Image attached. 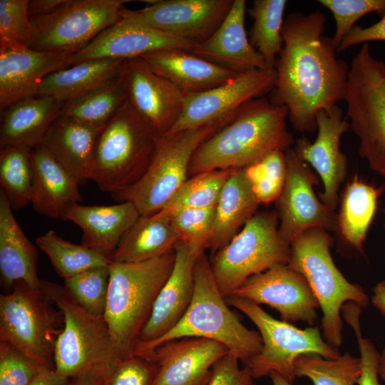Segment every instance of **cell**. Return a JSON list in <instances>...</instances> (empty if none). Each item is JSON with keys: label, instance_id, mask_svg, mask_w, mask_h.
I'll return each mask as SVG.
<instances>
[{"label": "cell", "instance_id": "cell-1", "mask_svg": "<svg viewBox=\"0 0 385 385\" xmlns=\"http://www.w3.org/2000/svg\"><path fill=\"white\" fill-rule=\"evenodd\" d=\"M325 22L326 16L315 11L289 14L283 23L270 101L287 107L293 128L302 133L314 132L317 113L346 96L349 66L337 57L332 38L324 35Z\"/></svg>", "mask_w": 385, "mask_h": 385}, {"label": "cell", "instance_id": "cell-2", "mask_svg": "<svg viewBox=\"0 0 385 385\" xmlns=\"http://www.w3.org/2000/svg\"><path fill=\"white\" fill-rule=\"evenodd\" d=\"M287 107L273 104L265 96L245 103L229 123L197 148L188 178L210 170L244 168L270 152H287L295 143L287 130Z\"/></svg>", "mask_w": 385, "mask_h": 385}, {"label": "cell", "instance_id": "cell-3", "mask_svg": "<svg viewBox=\"0 0 385 385\" xmlns=\"http://www.w3.org/2000/svg\"><path fill=\"white\" fill-rule=\"evenodd\" d=\"M193 297L183 318L158 339L138 342L132 356L146 358L165 342L185 337H200L222 343L230 354L247 363L261 350L262 337L260 333L245 327L229 309L205 252L195 261Z\"/></svg>", "mask_w": 385, "mask_h": 385}, {"label": "cell", "instance_id": "cell-4", "mask_svg": "<svg viewBox=\"0 0 385 385\" xmlns=\"http://www.w3.org/2000/svg\"><path fill=\"white\" fill-rule=\"evenodd\" d=\"M175 251L140 262H115L110 278L104 319L123 359L131 356L155 299L169 277Z\"/></svg>", "mask_w": 385, "mask_h": 385}, {"label": "cell", "instance_id": "cell-5", "mask_svg": "<svg viewBox=\"0 0 385 385\" xmlns=\"http://www.w3.org/2000/svg\"><path fill=\"white\" fill-rule=\"evenodd\" d=\"M41 288L63 317L54 348L56 371L69 379L85 374L108 376L123 359L104 317L86 311L63 285L41 279Z\"/></svg>", "mask_w": 385, "mask_h": 385}, {"label": "cell", "instance_id": "cell-6", "mask_svg": "<svg viewBox=\"0 0 385 385\" xmlns=\"http://www.w3.org/2000/svg\"><path fill=\"white\" fill-rule=\"evenodd\" d=\"M158 137L127 101L99 133L90 180L112 195L128 190L147 170Z\"/></svg>", "mask_w": 385, "mask_h": 385}, {"label": "cell", "instance_id": "cell-7", "mask_svg": "<svg viewBox=\"0 0 385 385\" xmlns=\"http://www.w3.org/2000/svg\"><path fill=\"white\" fill-rule=\"evenodd\" d=\"M332 242L324 229L305 231L290 244L287 265L302 274L309 283L322 311V337L338 348L343 340L340 315L343 306L354 302L364 307L369 298L359 285L349 282L334 265L329 250Z\"/></svg>", "mask_w": 385, "mask_h": 385}, {"label": "cell", "instance_id": "cell-8", "mask_svg": "<svg viewBox=\"0 0 385 385\" xmlns=\"http://www.w3.org/2000/svg\"><path fill=\"white\" fill-rule=\"evenodd\" d=\"M235 113L202 126L159 136L152 161L142 178L113 197L118 202H130L140 215L161 210L188 179L189 165L197 148L229 123Z\"/></svg>", "mask_w": 385, "mask_h": 385}, {"label": "cell", "instance_id": "cell-9", "mask_svg": "<svg viewBox=\"0 0 385 385\" xmlns=\"http://www.w3.org/2000/svg\"><path fill=\"white\" fill-rule=\"evenodd\" d=\"M344 101L359 155L385 178V62L372 56L368 43L351 61Z\"/></svg>", "mask_w": 385, "mask_h": 385}, {"label": "cell", "instance_id": "cell-10", "mask_svg": "<svg viewBox=\"0 0 385 385\" xmlns=\"http://www.w3.org/2000/svg\"><path fill=\"white\" fill-rule=\"evenodd\" d=\"M41 289L23 282L0 295V342L40 367H53L56 341L63 327L61 311Z\"/></svg>", "mask_w": 385, "mask_h": 385}, {"label": "cell", "instance_id": "cell-11", "mask_svg": "<svg viewBox=\"0 0 385 385\" xmlns=\"http://www.w3.org/2000/svg\"><path fill=\"white\" fill-rule=\"evenodd\" d=\"M226 302L245 314L257 327L262 337L261 350L245 364L254 379L274 372L292 384L297 377L294 364L299 356L318 355L334 359L342 354L324 340L317 327L299 329L272 317L259 304L243 298L230 296Z\"/></svg>", "mask_w": 385, "mask_h": 385}, {"label": "cell", "instance_id": "cell-12", "mask_svg": "<svg viewBox=\"0 0 385 385\" xmlns=\"http://www.w3.org/2000/svg\"><path fill=\"white\" fill-rule=\"evenodd\" d=\"M290 245L279 233L276 212L256 213L234 237L213 254L212 272L226 299L249 277L274 266L287 265Z\"/></svg>", "mask_w": 385, "mask_h": 385}, {"label": "cell", "instance_id": "cell-13", "mask_svg": "<svg viewBox=\"0 0 385 385\" xmlns=\"http://www.w3.org/2000/svg\"><path fill=\"white\" fill-rule=\"evenodd\" d=\"M128 0H66L49 14L31 18L30 49L76 53L120 17Z\"/></svg>", "mask_w": 385, "mask_h": 385}, {"label": "cell", "instance_id": "cell-14", "mask_svg": "<svg viewBox=\"0 0 385 385\" xmlns=\"http://www.w3.org/2000/svg\"><path fill=\"white\" fill-rule=\"evenodd\" d=\"M285 154L287 176L282 191L275 201L280 220L279 233L289 245L312 228L336 229L337 215L317 197L314 186L318 179L293 148Z\"/></svg>", "mask_w": 385, "mask_h": 385}, {"label": "cell", "instance_id": "cell-15", "mask_svg": "<svg viewBox=\"0 0 385 385\" xmlns=\"http://www.w3.org/2000/svg\"><path fill=\"white\" fill-rule=\"evenodd\" d=\"M276 77L275 68L256 69L239 73L210 90L185 93L182 113L166 135L202 126L235 113L245 103L270 93Z\"/></svg>", "mask_w": 385, "mask_h": 385}, {"label": "cell", "instance_id": "cell-16", "mask_svg": "<svg viewBox=\"0 0 385 385\" xmlns=\"http://www.w3.org/2000/svg\"><path fill=\"white\" fill-rule=\"evenodd\" d=\"M197 43L164 33L150 25L139 10L123 8L120 17L85 48L73 54L69 66L101 58L127 59L150 52L179 48L192 51Z\"/></svg>", "mask_w": 385, "mask_h": 385}, {"label": "cell", "instance_id": "cell-17", "mask_svg": "<svg viewBox=\"0 0 385 385\" xmlns=\"http://www.w3.org/2000/svg\"><path fill=\"white\" fill-rule=\"evenodd\" d=\"M120 76L131 107L158 136L166 135L182 113L185 93L141 57L125 59Z\"/></svg>", "mask_w": 385, "mask_h": 385}, {"label": "cell", "instance_id": "cell-18", "mask_svg": "<svg viewBox=\"0 0 385 385\" xmlns=\"http://www.w3.org/2000/svg\"><path fill=\"white\" fill-rule=\"evenodd\" d=\"M231 296L267 304L287 322L300 321L312 325L319 307L304 277L288 265L274 266L251 276Z\"/></svg>", "mask_w": 385, "mask_h": 385}, {"label": "cell", "instance_id": "cell-19", "mask_svg": "<svg viewBox=\"0 0 385 385\" xmlns=\"http://www.w3.org/2000/svg\"><path fill=\"white\" fill-rule=\"evenodd\" d=\"M318 133L312 143L308 138L295 140L293 148L297 156L309 163L320 176L324 191L322 202L334 210L339 200V189L347 173V158L340 150V139L350 128L337 105L329 111H320L316 115Z\"/></svg>", "mask_w": 385, "mask_h": 385}, {"label": "cell", "instance_id": "cell-20", "mask_svg": "<svg viewBox=\"0 0 385 385\" xmlns=\"http://www.w3.org/2000/svg\"><path fill=\"white\" fill-rule=\"evenodd\" d=\"M227 354L217 341L185 337L161 344L146 359L157 366L153 385H205L213 366Z\"/></svg>", "mask_w": 385, "mask_h": 385}, {"label": "cell", "instance_id": "cell-21", "mask_svg": "<svg viewBox=\"0 0 385 385\" xmlns=\"http://www.w3.org/2000/svg\"><path fill=\"white\" fill-rule=\"evenodd\" d=\"M234 0L145 1L150 6L140 9L144 19L154 28L199 44L220 26Z\"/></svg>", "mask_w": 385, "mask_h": 385}, {"label": "cell", "instance_id": "cell-22", "mask_svg": "<svg viewBox=\"0 0 385 385\" xmlns=\"http://www.w3.org/2000/svg\"><path fill=\"white\" fill-rule=\"evenodd\" d=\"M73 53L28 49H0V110L37 96L42 81L49 74L69 67Z\"/></svg>", "mask_w": 385, "mask_h": 385}, {"label": "cell", "instance_id": "cell-23", "mask_svg": "<svg viewBox=\"0 0 385 385\" xmlns=\"http://www.w3.org/2000/svg\"><path fill=\"white\" fill-rule=\"evenodd\" d=\"M175 251L173 270L155 299L138 342H149L165 335L179 322L191 304L195 289L194 268L198 256L181 242Z\"/></svg>", "mask_w": 385, "mask_h": 385}, {"label": "cell", "instance_id": "cell-24", "mask_svg": "<svg viewBox=\"0 0 385 385\" xmlns=\"http://www.w3.org/2000/svg\"><path fill=\"white\" fill-rule=\"evenodd\" d=\"M246 11V1L234 0L217 29L191 52L236 73L272 69L247 38L245 24Z\"/></svg>", "mask_w": 385, "mask_h": 385}, {"label": "cell", "instance_id": "cell-25", "mask_svg": "<svg viewBox=\"0 0 385 385\" xmlns=\"http://www.w3.org/2000/svg\"><path fill=\"white\" fill-rule=\"evenodd\" d=\"M140 216L129 201L112 205H71L62 219L78 225L83 231L81 245L110 259L127 230Z\"/></svg>", "mask_w": 385, "mask_h": 385}, {"label": "cell", "instance_id": "cell-26", "mask_svg": "<svg viewBox=\"0 0 385 385\" xmlns=\"http://www.w3.org/2000/svg\"><path fill=\"white\" fill-rule=\"evenodd\" d=\"M140 57L154 72L188 93L210 90L239 74L183 49L160 50Z\"/></svg>", "mask_w": 385, "mask_h": 385}, {"label": "cell", "instance_id": "cell-27", "mask_svg": "<svg viewBox=\"0 0 385 385\" xmlns=\"http://www.w3.org/2000/svg\"><path fill=\"white\" fill-rule=\"evenodd\" d=\"M31 158L33 208L46 217L61 218L71 205L82 201L79 184L42 144L31 149Z\"/></svg>", "mask_w": 385, "mask_h": 385}, {"label": "cell", "instance_id": "cell-28", "mask_svg": "<svg viewBox=\"0 0 385 385\" xmlns=\"http://www.w3.org/2000/svg\"><path fill=\"white\" fill-rule=\"evenodd\" d=\"M1 285L7 292L17 282L41 289L38 275V250L17 222L13 210L0 191Z\"/></svg>", "mask_w": 385, "mask_h": 385}, {"label": "cell", "instance_id": "cell-29", "mask_svg": "<svg viewBox=\"0 0 385 385\" xmlns=\"http://www.w3.org/2000/svg\"><path fill=\"white\" fill-rule=\"evenodd\" d=\"M64 104L51 96H34L6 108L1 118V149L10 146L33 149L41 145Z\"/></svg>", "mask_w": 385, "mask_h": 385}, {"label": "cell", "instance_id": "cell-30", "mask_svg": "<svg viewBox=\"0 0 385 385\" xmlns=\"http://www.w3.org/2000/svg\"><path fill=\"white\" fill-rule=\"evenodd\" d=\"M102 128L59 115L50 125L42 145L82 185L90 180L93 152Z\"/></svg>", "mask_w": 385, "mask_h": 385}, {"label": "cell", "instance_id": "cell-31", "mask_svg": "<svg viewBox=\"0 0 385 385\" xmlns=\"http://www.w3.org/2000/svg\"><path fill=\"white\" fill-rule=\"evenodd\" d=\"M179 237L169 218L157 212L140 215L121 238L110 260L115 262H140L175 250Z\"/></svg>", "mask_w": 385, "mask_h": 385}, {"label": "cell", "instance_id": "cell-32", "mask_svg": "<svg viewBox=\"0 0 385 385\" xmlns=\"http://www.w3.org/2000/svg\"><path fill=\"white\" fill-rule=\"evenodd\" d=\"M243 169H235L215 207L212 254L225 246L255 214L259 205Z\"/></svg>", "mask_w": 385, "mask_h": 385}, {"label": "cell", "instance_id": "cell-33", "mask_svg": "<svg viewBox=\"0 0 385 385\" xmlns=\"http://www.w3.org/2000/svg\"><path fill=\"white\" fill-rule=\"evenodd\" d=\"M124 60H89L55 71L41 83L37 96H51L64 103L93 91L120 75Z\"/></svg>", "mask_w": 385, "mask_h": 385}, {"label": "cell", "instance_id": "cell-34", "mask_svg": "<svg viewBox=\"0 0 385 385\" xmlns=\"http://www.w3.org/2000/svg\"><path fill=\"white\" fill-rule=\"evenodd\" d=\"M385 185L376 187L355 175L345 186L340 200L336 229L341 239L363 252L368 230L377 210Z\"/></svg>", "mask_w": 385, "mask_h": 385}, {"label": "cell", "instance_id": "cell-35", "mask_svg": "<svg viewBox=\"0 0 385 385\" xmlns=\"http://www.w3.org/2000/svg\"><path fill=\"white\" fill-rule=\"evenodd\" d=\"M127 101V93L120 73L101 87L66 103L60 115L102 128Z\"/></svg>", "mask_w": 385, "mask_h": 385}, {"label": "cell", "instance_id": "cell-36", "mask_svg": "<svg viewBox=\"0 0 385 385\" xmlns=\"http://www.w3.org/2000/svg\"><path fill=\"white\" fill-rule=\"evenodd\" d=\"M286 0H255L248 13L253 19L250 43L264 58L269 68H274L283 46L282 26Z\"/></svg>", "mask_w": 385, "mask_h": 385}, {"label": "cell", "instance_id": "cell-37", "mask_svg": "<svg viewBox=\"0 0 385 385\" xmlns=\"http://www.w3.org/2000/svg\"><path fill=\"white\" fill-rule=\"evenodd\" d=\"M57 274L64 279L87 270L108 266L111 260L83 245L70 242L50 230L36 240Z\"/></svg>", "mask_w": 385, "mask_h": 385}, {"label": "cell", "instance_id": "cell-38", "mask_svg": "<svg viewBox=\"0 0 385 385\" xmlns=\"http://www.w3.org/2000/svg\"><path fill=\"white\" fill-rule=\"evenodd\" d=\"M31 149L10 146L0 152V191L12 210H20L31 203L32 187Z\"/></svg>", "mask_w": 385, "mask_h": 385}, {"label": "cell", "instance_id": "cell-39", "mask_svg": "<svg viewBox=\"0 0 385 385\" xmlns=\"http://www.w3.org/2000/svg\"><path fill=\"white\" fill-rule=\"evenodd\" d=\"M296 376L309 378L313 385H356L361 375V359L349 353L334 359L302 355L294 364Z\"/></svg>", "mask_w": 385, "mask_h": 385}, {"label": "cell", "instance_id": "cell-40", "mask_svg": "<svg viewBox=\"0 0 385 385\" xmlns=\"http://www.w3.org/2000/svg\"><path fill=\"white\" fill-rule=\"evenodd\" d=\"M234 170H210L189 178L159 212L168 214L179 209L215 207L222 189Z\"/></svg>", "mask_w": 385, "mask_h": 385}, {"label": "cell", "instance_id": "cell-41", "mask_svg": "<svg viewBox=\"0 0 385 385\" xmlns=\"http://www.w3.org/2000/svg\"><path fill=\"white\" fill-rule=\"evenodd\" d=\"M242 169L260 204H268L277 200L287 176L284 152H270Z\"/></svg>", "mask_w": 385, "mask_h": 385}, {"label": "cell", "instance_id": "cell-42", "mask_svg": "<svg viewBox=\"0 0 385 385\" xmlns=\"http://www.w3.org/2000/svg\"><path fill=\"white\" fill-rule=\"evenodd\" d=\"M160 214L169 218L180 242L188 246L195 255L199 256L205 250L210 249L214 227L215 207L179 209L168 214Z\"/></svg>", "mask_w": 385, "mask_h": 385}, {"label": "cell", "instance_id": "cell-43", "mask_svg": "<svg viewBox=\"0 0 385 385\" xmlns=\"http://www.w3.org/2000/svg\"><path fill=\"white\" fill-rule=\"evenodd\" d=\"M109 266L93 267L64 279L68 294L86 311L104 317L108 293Z\"/></svg>", "mask_w": 385, "mask_h": 385}, {"label": "cell", "instance_id": "cell-44", "mask_svg": "<svg viewBox=\"0 0 385 385\" xmlns=\"http://www.w3.org/2000/svg\"><path fill=\"white\" fill-rule=\"evenodd\" d=\"M29 0H0V49L23 51L31 40Z\"/></svg>", "mask_w": 385, "mask_h": 385}, {"label": "cell", "instance_id": "cell-45", "mask_svg": "<svg viewBox=\"0 0 385 385\" xmlns=\"http://www.w3.org/2000/svg\"><path fill=\"white\" fill-rule=\"evenodd\" d=\"M318 2L334 16L336 28L332 39L336 49L360 18L371 12L385 15V0H319Z\"/></svg>", "mask_w": 385, "mask_h": 385}, {"label": "cell", "instance_id": "cell-46", "mask_svg": "<svg viewBox=\"0 0 385 385\" xmlns=\"http://www.w3.org/2000/svg\"><path fill=\"white\" fill-rule=\"evenodd\" d=\"M342 311L345 320L354 330L358 342L361 375L357 385H382L379 380L380 353L371 341L364 338L361 332V307L353 302H349L343 306Z\"/></svg>", "mask_w": 385, "mask_h": 385}, {"label": "cell", "instance_id": "cell-47", "mask_svg": "<svg viewBox=\"0 0 385 385\" xmlns=\"http://www.w3.org/2000/svg\"><path fill=\"white\" fill-rule=\"evenodd\" d=\"M39 369L19 351L0 342V385H29Z\"/></svg>", "mask_w": 385, "mask_h": 385}, {"label": "cell", "instance_id": "cell-48", "mask_svg": "<svg viewBox=\"0 0 385 385\" xmlns=\"http://www.w3.org/2000/svg\"><path fill=\"white\" fill-rule=\"evenodd\" d=\"M156 372L157 366L149 359L131 356L118 364L106 385H153Z\"/></svg>", "mask_w": 385, "mask_h": 385}, {"label": "cell", "instance_id": "cell-49", "mask_svg": "<svg viewBox=\"0 0 385 385\" xmlns=\"http://www.w3.org/2000/svg\"><path fill=\"white\" fill-rule=\"evenodd\" d=\"M238 359L230 354L220 359L212 367L209 381L205 385H252L250 370L241 369Z\"/></svg>", "mask_w": 385, "mask_h": 385}, {"label": "cell", "instance_id": "cell-50", "mask_svg": "<svg viewBox=\"0 0 385 385\" xmlns=\"http://www.w3.org/2000/svg\"><path fill=\"white\" fill-rule=\"evenodd\" d=\"M373 41H385V15L368 27L354 26L341 41L337 51L342 52L350 46Z\"/></svg>", "mask_w": 385, "mask_h": 385}, {"label": "cell", "instance_id": "cell-51", "mask_svg": "<svg viewBox=\"0 0 385 385\" xmlns=\"http://www.w3.org/2000/svg\"><path fill=\"white\" fill-rule=\"evenodd\" d=\"M69 379L58 374L55 368L40 367L29 385H68Z\"/></svg>", "mask_w": 385, "mask_h": 385}, {"label": "cell", "instance_id": "cell-52", "mask_svg": "<svg viewBox=\"0 0 385 385\" xmlns=\"http://www.w3.org/2000/svg\"><path fill=\"white\" fill-rule=\"evenodd\" d=\"M66 0H31L28 4L29 16L31 18L51 14L63 4Z\"/></svg>", "mask_w": 385, "mask_h": 385}, {"label": "cell", "instance_id": "cell-53", "mask_svg": "<svg viewBox=\"0 0 385 385\" xmlns=\"http://www.w3.org/2000/svg\"><path fill=\"white\" fill-rule=\"evenodd\" d=\"M107 377L95 374H85L70 379L68 385H106Z\"/></svg>", "mask_w": 385, "mask_h": 385}, {"label": "cell", "instance_id": "cell-54", "mask_svg": "<svg viewBox=\"0 0 385 385\" xmlns=\"http://www.w3.org/2000/svg\"><path fill=\"white\" fill-rule=\"evenodd\" d=\"M371 302L373 305L385 316V280L378 283L373 288Z\"/></svg>", "mask_w": 385, "mask_h": 385}, {"label": "cell", "instance_id": "cell-55", "mask_svg": "<svg viewBox=\"0 0 385 385\" xmlns=\"http://www.w3.org/2000/svg\"><path fill=\"white\" fill-rule=\"evenodd\" d=\"M269 376L271 378L272 385H292V383L277 373L273 372Z\"/></svg>", "mask_w": 385, "mask_h": 385}, {"label": "cell", "instance_id": "cell-56", "mask_svg": "<svg viewBox=\"0 0 385 385\" xmlns=\"http://www.w3.org/2000/svg\"><path fill=\"white\" fill-rule=\"evenodd\" d=\"M379 375L385 381V349L380 354Z\"/></svg>", "mask_w": 385, "mask_h": 385}, {"label": "cell", "instance_id": "cell-57", "mask_svg": "<svg viewBox=\"0 0 385 385\" xmlns=\"http://www.w3.org/2000/svg\"><path fill=\"white\" fill-rule=\"evenodd\" d=\"M384 217H385V208L384 210ZM384 228H385V217H384ZM384 260H385V241H384Z\"/></svg>", "mask_w": 385, "mask_h": 385}]
</instances>
